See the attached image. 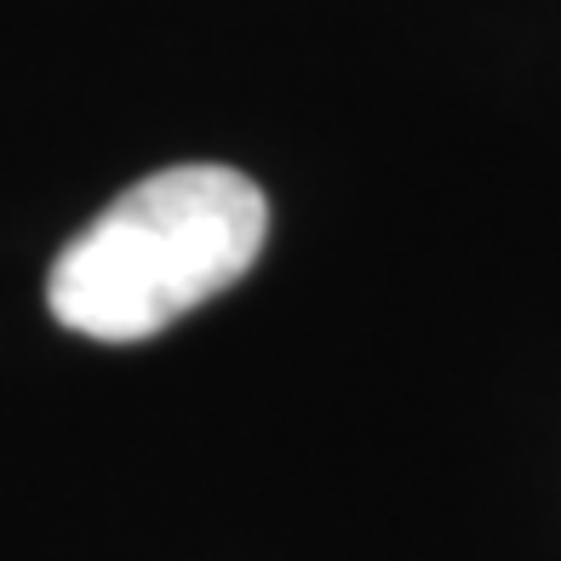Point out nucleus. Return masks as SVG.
Instances as JSON below:
<instances>
[{"label":"nucleus","instance_id":"nucleus-1","mask_svg":"<svg viewBox=\"0 0 561 561\" xmlns=\"http://www.w3.org/2000/svg\"><path fill=\"white\" fill-rule=\"evenodd\" d=\"M264 236L270 201L247 172L218 161L161 167L58 252L46 304L81 339L144 344L236 287L259 264Z\"/></svg>","mask_w":561,"mask_h":561}]
</instances>
